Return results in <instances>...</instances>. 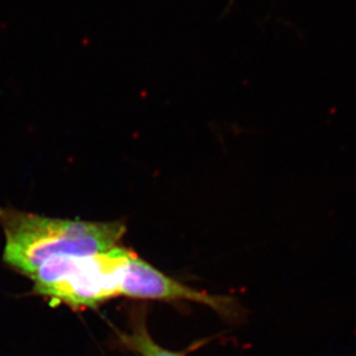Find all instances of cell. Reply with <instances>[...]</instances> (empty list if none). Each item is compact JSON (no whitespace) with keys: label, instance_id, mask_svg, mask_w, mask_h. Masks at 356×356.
I'll return each instance as SVG.
<instances>
[{"label":"cell","instance_id":"277c9868","mask_svg":"<svg viewBox=\"0 0 356 356\" xmlns=\"http://www.w3.org/2000/svg\"><path fill=\"white\" fill-rule=\"evenodd\" d=\"M124 341L141 356H185V354L165 350L156 343L149 334L145 323L136 324L131 334L124 337Z\"/></svg>","mask_w":356,"mask_h":356},{"label":"cell","instance_id":"6da1fadb","mask_svg":"<svg viewBox=\"0 0 356 356\" xmlns=\"http://www.w3.org/2000/svg\"><path fill=\"white\" fill-rule=\"evenodd\" d=\"M0 224L6 236L5 262L29 277L50 259L108 252L126 231L121 222L50 218L3 207Z\"/></svg>","mask_w":356,"mask_h":356},{"label":"cell","instance_id":"3957f363","mask_svg":"<svg viewBox=\"0 0 356 356\" xmlns=\"http://www.w3.org/2000/svg\"><path fill=\"white\" fill-rule=\"evenodd\" d=\"M120 294L135 299L194 301L210 307L220 315H236V305L227 296H210L191 289L161 273L133 252L121 282Z\"/></svg>","mask_w":356,"mask_h":356},{"label":"cell","instance_id":"7a4b0ae2","mask_svg":"<svg viewBox=\"0 0 356 356\" xmlns=\"http://www.w3.org/2000/svg\"><path fill=\"white\" fill-rule=\"evenodd\" d=\"M131 255L129 250L115 247L95 255L50 259L31 278L38 294L71 307H95L120 296Z\"/></svg>","mask_w":356,"mask_h":356}]
</instances>
